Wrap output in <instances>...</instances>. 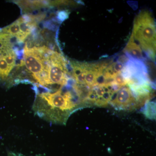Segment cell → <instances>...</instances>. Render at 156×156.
Here are the masks:
<instances>
[{
	"instance_id": "obj_1",
	"label": "cell",
	"mask_w": 156,
	"mask_h": 156,
	"mask_svg": "<svg viewBox=\"0 0 156 156\" xmlns=\"http://www.w3.org/2000/svg\"><path fill=\"white\" fill-rule=\"evenodd\" d=\"M36 92L32 107L34 113L52 124H66L69 116L80 106L72 93L63 92L61 87L53 92L49 90Z\"/></svg>"
},
{
	"instance_id": "obj_2",
	"label": "cell",
	"mask_w": 156,
	"mask_h": 156,
	"mask_svg": "<svg viewBox=\"0 0 156 156\" xmlns=\"http://www.w3.org/2000/svg\"><path fill=\"white\" fill-rule=\"evenodd\" d=\"M131 36L143 50L153 57L156 53V27L154 20L149 12L143 11L134 20Z\"/></svg>"
},
{
	"instance_id": "obj_3",
	"label": "cell",
	"mask_w": 156,
	"mask_h": 156,
	"mask_svg": "<svg viewBox=\"0 0 156 156\" xmlns=\"http://www.w3.org/2000/svg\"><path fill=\"white\" fill-rule=\"evenodd\" d=\"M48 49L45 46L32 48L25 46L22 63L31 73L35 82L45 88L48 87V66L46 58Z\"/></svg>"
},
{
	"instance_id": "obj_4",
	"label": "cell",
	"mask_w": 156,
	"mask_h": 156,
	"mask_svg": "<svg viewBox=\"0 0 156 156\" xmlns=\"http://www.w3.org/2000/svg\"><path fill=\"white\" fill-rule=\"evenodd\" d=\"M46 58L48 66V87L53 85L63 87L67 85V69L63 56L49 49L46 54Z\"/></svg>"
},
{
	"instance_id": "obj_5",
	"label": "cell",
	"mask_w": 156,
	"mask_h": 156,
	"mask_svg": "<svg viewBox=\"0 0 156 156\" xmlns=\"http://www.w3.org/2000/svg\"><path fill=\"white\" fill-rule=\"evenodd\" d=\"M112 100L114 105L122 109L133 106L136 103V100L131 90L126 87H122L118 90L115 96Z\"/></svg>"
},
{
	"instance_id": "obj_6",
	"label": "cell",
	"mask_w": 156,
	"mask_h": 156,
	"mask_svg": "<svg viewBox=\"0 0 156 156\" xmlns=\"http://www.w3.org/2000/svg\"><path fill=\"white\" fill-rule=\"evenodd\" d=\"M87 63L72 61L71 63L72 68L73 77L77 84H85V72Z\"/></svg>"
},
{
	"instance_id": "obj_7",
	"label": "cell",
	"mask_w": 156,
	"mask_h": 156,
	"mask_svg": "<svg viewBox=\"0 0 156 156\" xmlns=\"http://www.w3.org/2000/svg\"><path fill=\"white\" fill-rule=\"evenodd\" d=\"M125 52L135 60H141L143 58L142 50L138 44H136L134 38L131 35L130 40L126 45Z\"/></svg>"
},
{
	"instance_id": "obj_8",
	"label": "cell",
	"mask_w": 156,
	"mask_h": 156,
	"mask_svg": "<svg viewBox=\"0 0 156 156\" xmlns=\"http://www.w3.org/2000/svg\"><path fill=\"white\" fill-rule=\"evenodd\" d=\"M155 105L154 103H148L144 109V113L146 116L150 119H154L155 117Z\"/></svg>"
},
{
	"instance_id": "obj_9",
	"label": "cell",
	"mask_w": 156,
	"mask_h": 156,
	"mask_svg": "<svg viewBox=\"0 0 156 156\" xmlns=\"http://www.w3.org/2000/svg\"><path fill=\"white\" fill-rule=\"evenodd\" d=\"M113 83L117 86L122 87L128 83V81L123 76L122 72L116 75L114 78Z\"/></svg>"
},
{
	"instance_id": "obj_10",
	"label": "cell",
	"mask_w": 156,
	"mask_h": 156,
	"mask_svg": "<svg viewBox=\"0 0 156 156\" xmlns=\"http://www.w3.org/2000/svg\"><path fill=\"white\" fill-rule=\"evenodd\" d=\"M9 156H23L22 155L14 153L13 152H9Z\"/></svg>"
}]
</instances>
